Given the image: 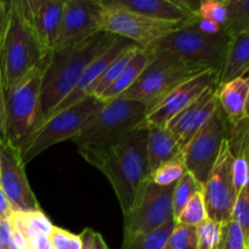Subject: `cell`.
Masks as SVG:
<instances>
[{"label": "cell", "mask_w": 249, "mask_h": 249, "mask_svg": "<svg viewBox=\"0 0 249 249\" xmlns=\"http://www.w3.org/2000/svg\"><path fill=\"white\" fill-rule=\"evenodd\" d=\"M133 41L126 40V39L119 38L118 36L116 43H114L106 53H104L101 56H99L96 60H94L90 63L89 67L85 70V72L83 73V75L80 77V79L78 80L75 87L72 89V91H71L70 94H68L67 96H66L65 99H63L62 101H61L60 104H58L57 106L45 117V119L48 118V117L53 116L56 112H60L62 111V109L67 108V107L72 106V105L77 104V102L85 99L87 96H91L92 89L95 88L96 83L99 82L100 77H101L102 73L105 72V70L108 67L109 63H111L114 58L118 57L128 46L133 45ZM45 119H44V121H45ZM43 122H41V123H43Z\"/></svg>", "instance_id": "18"}, {"label": "cell", "mask_w": 249, "mask_h": 249, "mask_svg": "<svg viewBox=\"0 0 249 249\" xmlns=\"http://www.w3.org/2000/svg\"><path fill=\"white\" fill-rule=\"evenodd\" d=\"M11 248L12 249H29L28 242H27V240H26V237L23 236V233L15 228H12Z\"/></svg>", "instance_id": "40"}, {"label": "cell", "mask_w": 249, "mask_h": 249, "mask_svg": "<svg viewBox=\"0 0 249 249\" xmlns=\"http://www.w3.org/2000/svg\"><path fill=\"white\" fill-rule=\"evenodd\" d=\"M174 186H160L150 178L143 182L134 206L123 214V238L152 232L174 219Z\"/></svg>", "instance_id": "9"}, {"label": "cell", "mask_w": 249, "mask_h": 249, "mask_svg": "<svg viewBox=\"0 0 249 249\" xmlns=\"http://www.w3.org/2000/svg\"><path fill=\"white\" fill-rule=\"evenodd\" d=\"M248 243L246 241L243 231L235 221L230 220L221 224V238L219 249H247Z\"/></svg>", "instance_id": "34"}, {"label": "cell", "mask_w": 249, "mask_h": 249, "mask_svg": "<svg viewBox=\"0 0 249 249\" xmlns=\"http://www.w3.org/2000/svg\"><path fill=\"white\" fill-rule=\"evenodd\" d=\"M208 218L207 215V209L206 204H204L203 195L202 192H197L194 195L191 199L189 201V203L185 206V208L182 209L181 214L175 219L177 224L179 225H186V226H197L199 224L203 223L206 219Z\"/></svg>", "instance_id": "29"}, {"label": "cell", "mask_w": 249, "mask_h": 249, "mask_svg": "<svg viewBox=\"0 0 249 249\" xmlns=\"http://www.w3.org/2000/svg\"><path fill=\"white\" fill-rule=\"evenodd\" d=\"M231 36L223 29L219 34L204 33L197 22L184 24L148 50L156 55H169L190 65L220 72L225 62Z\"/></svg>", "instance_id": "4"}, {"label": "cell", "mask_w": 249, "mask_h": 249, "mask_svg": "<svg viewBox=\"0 0 249 249\" xmlns=\"http://www.w3.org/2000/svg\"><path fill=\"white\" fill-rule=\"evenodd\" d=\"M96 231L92 229H84L79 233L80 241H82V249H95V238H96Z\"/></svg>", "instance_id": "39"}, {"label": "cell", "mask_w": 249, "mask_h": 249, "mask_svg": "<svg viewBox=\"0 0 249 249\" xmlns=\"http://www.w3.org/2000/svg\"><path fill=\"white\" fill-rule=\"evenodd\" d=\"M12 225L10 218L0 219V249H12Z\"/></svg>", "instance_id": "36"}, {"label": "cell", "mask_w": 249, "mask_h": 249, "mask_svg": "<svg viewBox=\"0 0 249 249\" xmlns=\"http://www.w3.org/2000/svg\"><path fill=\"white\" fill-rule=\"evenodd\" d=\"M197 249H219L221 224L207 218L197 226Z\"/></svg>", "instance_id": "30"}, {"label": "cell", "mask_w": 249, "mask_h": 249, "mask_svg": "<svg viewBox=\"0 0 249 249\" xmlns=\"http://www.w3.org/2000/svg\"><path fill=\"white\" fill-rule=\"evenodd\" d=\"M218 85H213L207 89L196 101L182 109L167 124V128L175 136L181 150L211 121L218 109Z\"/></svg>", "instance_id": "17"}, {"label": "cell", "mask_w": 249, "mask_h": 249, "mask_svg": "<svg viewBox=\"0 0 249 249\" xmlns=\"http://www.w3.org/2000/svg\"><path fill=\"white\" fill-rule=\"evenodd\" d=\"M24 4L39 40L51 51L60 31L65 0H24Z\"/></svg>", "instance_id": "19"}, {"label": "cell", "mask_w": 249, "mask_h": 249, "mask_svg": "<svg viewBox=\"0 0 249 249\" xmlns=\"http://www.w3.org/2000/svg\"><path fill=\"white\" fill-rule=\"evenodd\" d=\"M49 53L29 21L24 0H12L10 18L0 44V77L4 91L45 62Z\"/></svg>", "instance_id": "3"}, {"label": "cell", "mask_w": 249, "mask_h": 249, "mask_svg": "<svg viewBox=\"0 0 249 249\" xmlns=\"http://www.w3.org/2000/svg\"><path fill=\"white\" fill-rule=\"evenodd\" d=\"M249 72V32L231 36L225 62L219 75V85L243 78Z\"/></svg>", "instance_id": "22"}, {"label": "cell", "mask_w": 249, "mask_h": 249, "mask_svg": "<svg viewBox=\"0 0 249 249\" xmlns=\"http://www.w3.org/2000/svg\"><path fill=\"white\" fill-rule=\"evenodd\" d=\"M197 26L199 27V29H201L202 32L208 34H219L220 32H223V27L214 23V22L207 21V19L198 18L197 19Z\"/></svg>", "instance_id": "41"}, {"label": "cell", "mask_w": 249, "mask_h": 249, "mask_svg": "<svg viewBox=\"0 0 249 249\" xmlns=\"http://www.w3.org/2000/svg\"><path fill=\"white\" fill-rule=\"evenodd\" d=\"M156 55L148 49L139 48L138 51L134 53L131 60L125 66L119 77L114 80L113 84L102 94L100 99L105 102L113 101L118 99L123 92H125L141 75V73L145 71V68L155 60Z\"/></svg>", "instance_id": "23"}, {"label": "cell", "mask_w": 249, "mask_h": 249, "mask_svg": "<svg viewBox=\"0 0 249 249\" xmlns=\"http://www.w3.org/2000/svg\"><path fill=\"white\" fill-rule=\"evenodd\" d=\"M219 75L218 71L208 70L180 84L157 104L147 107L145 124L167 126L178 113L196 101L207 89L218 85Z\"/></svg>", "instance_id": "14"}, {"label": "cell", "mask_w": 249, "mask_h": 249, "mask_svg": "<svg viewBox=\"0 0 249 249\" xmlns=\"http://www.w3.org/2000/svg\"><path fill=\"white\" fill-rule=\"evenodd\" d=\"M246 118H248V119H249V90H248L247 102H246Z\"/></svg>", "instance_id": "44"}, {"label": "cell", "mask_w": 249, "mask_h": 249, "mask_svg": "<svg viewBox=\"0 0 249 249\" xmlns=\"http://www.w3.org/2000/svg\"><path fill=\"white\" fill-rule=\"evenodd\" d=\"M12 214L11 204L5 195L4 190L0 186V219H7Z\"/></svg>", "instance_id": "42"}, {"label": "cell", "mask_w": 249, "mask_h": 249, "mask_svg": "<svg viewBox=\"0 0 249 249\" xmlns=\"http://www.w3.org/2000/svg\"><path fill=\"white\" fill-rule=\"evenodd\" d=\"M230 123L220 106L211 121L182 148V160L187 173L203 186L208 179L224 141L228 139Z\"/></svg>", "instance_id": "10"}, {"label": "cell", "mask_w": 249, "mask_h": 249, "mask_svg": "<svg viewBox=\"0 0 249 249\" xmlns=\"http://www.w3.org/2000/svg\"><path fill=\"white\" fill-rule=\"evenodd\" d=\"M21 153L2 141L0 151V186L4 190L12 212L41 211L27 179Z\"/></svg>", "instance_id": "15"}, {"label": "cell", "mask_w": 249, "mask_h": 249, "mask_svg": "<svg viewBox=\"0 0 249 249\" xmlns=\"http://www.w3.org/2000/svg\"><path fill=\"white\" fill-rule=\"evenodd\" d=\"M101 2L105 6L118 7L173 23L189 24L198 19L199 2L186 0H101Z\"/></svg>", "instance_id": "16"}, {"label": "cell", "mask_w": 249, "mask_h": 249, "mask_svg": "<svg viewBox=\"0 0 249 249\" xmlns=\"http://www.w3.org/2000/svg\"><path fill=\"white\" fill-rule=\"evenodd\" d=\"M249 90V78H237L218 85L219 106L229 123L236 124L246 118V102Z\"/></svg>", "instance_id": "21"}, {"label": "cell", "mask_w": 249, "mask_h": 249, "mask_svg": "<svg viewBox=\"0 0 249 249\" xmlns=\"http://www.w3.org/2000/svg\"><path fill=\"white\" fill-rule=\"evenodd\" d=\"M232 168L233 155L226 139L208 179L202 186L208 219L219 224L231 220V213L237 197Z\"/></svg>", "instance_id": "12"}, {"label": "cell", "mask_w": 249, "mask_h": 249, "mask_svg": "<svg viewBox=\"0 0 249 249\" xmlns=\"http://www.w3.org/2000/svg\"><path fill=\"white\" fill-rule=\"evenodd\" d=\"M163 249H197V229L177 224Z\"/></svg>", "instance_id": "31"}, {"label": "cell", "mask_w": 249, "mask_h": 249, "mask_svg": "<svg viewBox=\"0 0 249 249\" xmlns=\"http://www.w3.org/2000/svg\"><path fill=\"white\" fill-rule=\"evenodd\" d=\"M106 102L95 96H87L77 104L48 117L19 150L24 164L31 162L51 146L72 140L84 124L97 113Z\"/></svg>", "instance_id": "7"}, {"label": "cell", "mask_w": 249, "mask_h": 249, "mask_svg": "<svg viewBox=\"0 0 249 249\" xmlns=\"http://www.w3.org/2000/svg\"><path fill=\"white\" fill-rule=\"evenodd\" d=\"M145 125L147 126L148 130L147 162L148 175H151L162 164L180 157L182 150L175 136L167 126L150 125V124Z\"/></svg>", "instance_id": "20"}, {"label": "cell", "mask_w": 249, "mask_h": 249, "mask_svg": "<svg viewBox=\"0 0 249 249\" xmlns=\"http://www.w3.org/2000/svg\"><path fill=\"white\" fill-rule=\"evenodd\" d=\"M231 220L240 226L246 241L249 243V184L246 185L236 197L231 213Z\"/></svg>", "instance_id": "33"}, {"label": "cell", "mask_w": 249, "mask_h": 249, "mask_svg": "<svg viewBox=\"0 0 249 249\" xmlns=\"http://www.w3.org/2000/svg\"><path fill=\"white\" fill-rule=\"evenodd\" d=\"M197 16H198V18L207 19V21L214 22V23L224 27L229 16L226 0H206V1H201L198 9H197Z\"/></svg>", "instance_id": "32"}, {"label": "cell", "mask_w": 249, "mask_h": 249, "mask_svg": "<svg viewBox=\"0 0 249 249\" xmlns=\"http://www.w3.org/2000/svg\"><path fill=\"white\" fill-rule=\"evenodd\" d=\"M117 39L113 34L101 32L72 48L50 51L41 82L40 123L72 91L90 63L106 53Z\"/></svg>", "instance_id": "2"}, {"label": "cell", "mask_w": 249, "mask_h": 249, "mask_svg": "<svg viewBox=\"0 0 249 249\" xmlns=\"http://www.w3.org/2000/svg\"><path fill=\"white\" fill-rule=\"evenodd\" d=\"M11 4L12 0H0V44L6 31L10 12H11Z\"/></svg>", "instance_id": "37"}, {"label": "cell", "mask_w": 249, "mask_h": 249, "mask_svg": "<svg viewBox=\"0 0 249 249\" xmlns=\"http://www.w3.org/2000/svg\"><path fill=\"white\" fill-rule=\"evenodd\" d=\"M95 249H109L108 246L105 242L104 237L101 236V233H96V238H95Z\"/></svg>", "instance_id": "43"}, {"label": "cell", "mask_w": 249, "mask_h": 249, "mask_svg": "<svg viewBox=\"0 0 249 249\" xmlns=\"http://www.w3.org/2000/svg\"><path fill=\"white\" fill-rule=\"evenodd\" d=\"M147 136V126L142 124L114 142L78 148L79 155L107 178L123 214L130 211L141 186L150 177Z\"/></svg>", "instance_id": "1"}, {"label": "cell", "mask_w": 249, "mask_h": 249, "mask_svg": "<svg viewBox=\"0 0 249 249\" xmlns=\"http://www.w3.org/2000/svg\"><path fill=\"white\" fill-rule=\"evenodd\" d=\"M5 122H6V106H5V91L0 77V138L5 140Z\"/></svg>", "instance_id": "38"}, {"label": "cell", "mask_w": 249, "mask_h": 249, "mask_svg": "<svg viewBox=\"0 0 249 249\" xmlns=\"http://www.w3.org/2000/svg\"><path fill=\"white\" fill-rule=\"evenodd\" d=\"M175 226L177 221L173 219L152 232L123 238L121 249H163Z\"/></svg>", "instance_id": "24"}, {"label": "cell", "mask_w": 249, "mask_h": 249, "mask_svg": "<svg viewBox=\"0 0 249 249\" xmlns=\"http://www.w3.org/2000/svg\"><path fill=\"white\" fill-rule=\"evenodd\" d=\"M1 142H2V140H1V138H0V151H1Z\"/></svg>", "instance_id": "45"}, {"label": "cell", "mask_w": 249, "mask_h": 249, "mask_svg": "<svg viewBox=\"0 0 249 249\" xmlns=\"http://www.w3.org/2000/svg\"><path fill=\"white\" fill-rule=\"evenodd\" d=\"M49 237L55 249H82V241L79 235L70 232L65 229L53 226Z\"/></svg>", "instance_id": "35"}, {"label": "cell", "mask_w": 249, "mask_h": 249, "mask_svg": "<svg viewBox=\"0 0 249 249\" xmlns=\"http://www.w3.org/2000/svg\"><path fill=\"white\" fill-rule=\"evenodd\" d=\"M48 58L21 82L5 91L6 122L4 141L18 151L41 121V82Z\"/></svg>", "instance_id": "5"}, {"label": "cell", "mask_w": 249, "mask_h": 249, "mask_svg": "<svg viewBox=\"0 0 249 249\" xmlns=\"http://www.w3.org/2000/svg\"><path fill=\"white\" fill-rule=\"evenodd\" d=\"M147 107L133 100L116 99L92 116L72 139L79 147H95L119 140L146 121Z\"/></svg>", "instance_id": "6"}, {"label": "cell", "mask_w": 249, "mask_h": 249, "mask_svg": "<svg viewBox=\"0 0 249 249\" xmlns=\"http://www.w3.org/2000/svg\"><path fill=\"white\" fill-rule=\"evenodd\" d=\"M156 55V53H155ZM208 71L169 55H156L139 79L118 99L133 100L150 107L186 80Z\"/></svg>", "instance_id": "8"}, {"label": "cell", "mask_w": 249, "mask_h": 249, "mask_svg": "<svg viewBox=\"0 0 249 249\" xmlns=\"http://www.w3.org/2000/svg\"><path fill=\"white\" fill-rule=\"evenodd\" d=\"M102 6L101 31L133 41L141 49L152 48L160 39L184 26V23L160 21L118 7L104 4Z\"/></svg>", "instance_id": "11"}, {"label": "cell", "mask_w": 249, "mask_h": 249, "mask_svg": "<svg viewBox=\"0 0 249 249\" xmlns=\"http://www.w3.org/2000/svg\"><path fill=\"white\" fill-rule=\"evenodd\" d=\"M139 48H140V46H138L136 44L128 46L118 57H116L111 63H109L108 67L105 70V72L102 73V75L100 77L99 82L96 83L95 88L92 89L91 96L99 97V99L102 96V94H104V92L113 84L114 80L119 77L122 71L125 68V66L128 65V62L131 60V57H133L134 53L138 51Z\"/></svg>", "instance_id": "25"}, {"label": "cell", "mask_w": 249, "mask_h": 249, "mask_svg": "<svg viewBox=\"0 0 249 249\" xmlns=\"http://www.w3.org/2000/svg\"><path fill=\"white\" fill-rule=\"evenodd\" d=\"M102 12L101 0H65L62 21L53 50L72 48L101 33Z\"/></svg>", "instance_id": "13"}, {"label": "cell", "mask_w": 249, "mask_h": 249, "mask_svg": "<svg viewBox=\"0 0 249 249\" xmlns=\"http://www.w3.org/2000/svg\"><path fill=\"white\" fill-rule=\"evenodd\" d=\"M228 21L223 27L230 36L249 32V0H226Z\"/></svg>", "instance_id": "26"}, {"label": "cell", "mask_w": 249, "mask_h": 249, "mask_svg": "<svg viewBox=\"0 0 249 249\" xmlns=\"http://www.w3.org/2000/svg\"><path fill=\"white\" fill-rule=\"evenodd\" d=\"M247 249H249V243H248V248Z\"/></svg>", "instance_id": "46"}, {"label": "cell", "mask_w": 249, "mask_h": 249, "mask_svg": "<svg viewBox=\"0 0 249 249\" xmlns=\"http://www.w3.org/2000/svg\"><path fill=\"white\" fill-rule=\"evenodd\" d=\"M197 192H202V185L190 173H185L184 177L175 184L173 192V213L174 219L181 214L190 199Z\"/></svg>", "instance_id": "27"}, {"label": "cell", "mask_w": 249, "mask_h": 249, "mask_svg": "<svg viewBox=\"0 0 249 249\" xmlns=\"http://www.w3.org/2000/svg\"><path fill=\"white\" fill-rule=\"evenodd\" d=\"M185 173H187V170L185 168L182 156H180L158 167L150 175V180L160 186H170V185L177 184L184 177Z\"/></svg>", "instance_id": "28"}]
</instances>
